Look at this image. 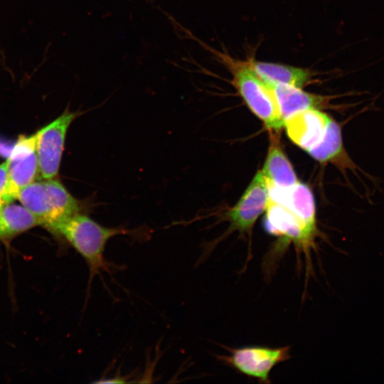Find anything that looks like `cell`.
I'll return each mask as SVG.
<instances>
[{
  "label": "cell",
  "instance_id": "cell-1",
  "mask_svg": "<svg viewBox=\"0 0 384 384\" xmlns=\"http://www.w3.org/2000/svg\"><path fill=\"white\" fill-rule=\"evenodd\" d=\"M50 230L63 238L85 260L89 269L88 290L95 276H101L102 272L112 274L113 268L119 267L107 261L104 256L109 240L120 235L137 238L146 235L144 234L145 230L143 229L104 226L84 213L72 215Z\"/></svg>",
  "mask_w": 384,
  "mask_h": 384
},
{
  "label": "cell",
  "instance_id": "cell-2",
  "mask_svg": "<svg viewBox=\"0 0 384 384\" xmlns=\"http://www.w3.org/2000/svg\"><path fill=\"white\" fill-rule=\"evenodd\" d=\"M17 199L49 230L85 208V202L75 198L56 178L34 181L20 191Z\"/></svg>",
  "mask_w": 384,
  "mask_h": 384
},
{
  "label": "cell",
  "instance_id": "cell-3",
  "mask_svg": "<svg viewBox=\"0 0 384 384\" xmlns=\"http://www.w3.org/2000/svg\"><path fill=\"white\" fill-rule=\"evenodd\" d=\"M219 59L230 70L232 83L249 109L267 129L279 130L284 121L272 87L258 77L246 61L217 52Z\"/></svg>",
  "mask_w": 384,
  "mask_h": 384
},
{
  "label": "cell",
  "instance_id": "cell-4",
  "mask_svg": "<svg viewBox=\"0 0 384 384\" xmlns=\"http://www.w3.org/2000/svg\"><path fill=\"white\" fill-rule=\"evenodd\" d=\"M265 212V230L279 238L283 245L291 244L294 246L297 260L299 257L303 258L307 278L312 270L311 251L315 250L317 229L311 228L289 209L270 199Z\"/></svg>",
  "mask_w": 384,
  "mask_h": 384
},
{
  "label": "cell",
  "instance_id": "cell-5",
  "mask_svg": "<svg viewBox=\"0 0 384 384\" xmlns=\"http://www.w3.org/2000/svg\"><path fill=\"white\" fill-rule=\"evenodd\" d=\"M228 355L217 358L237 372L257 379L260 383H271L270 375L279 363L290 358L289 346L270 348L266 346L225 347Z\"/></svg>",
  "mask_w": 384,
  "mask_h": 384
},
{
  "label": "cell",
  "instance_id": "cell-6",
  "mask_svg": "<svg viewBox=\"0 0 384 384\" xmlns=\"http://www.w3.org/2000/svg\"><path fill=\"white\" fill-rule=\"evenodd\" d=\"M84 113L80 110L73 112L68 106L59 117L35 133L41 179L58 176L68 130L72 122Z\"/></svg>",
  "mask_w": 384,
  "mask_h": 384
},
{
  "label": "cell",
  "instance_id": "cell-7",
  "mask_svg": "<svg viewBox=\"0 0 384 384\" xmlns=\"http://www.w3.org/2000/svg\"><path fill=\"white\" fill-rule=\"evenodd\" d=\"M6 160L7 181L2 196L6 204L17 199L20 191L39 174L36 134L20 136Z\"/></svg>",
  "mask_w": 384,
  "mask_h": 384
},
{
  "label": "cell",
  "instance_id": "cell-8",
  "mask_svg": "<svg viewBox=\"0 0 384 384\" xmlns=\"http://www.w3.org/2000/svg\"><path fill=\"white\" fill-rule=\"evenodd\" d=\"M268 201L267 184L259 171L238 202L227 213L230 228L241 233H250L256 220L265 210Z\"/></svg>",
  "mask_w": 384,
  "mask_h": 384
},
{
  "label": "cell",
  "instance_id": "cell-9",
  "mask_svg": "<svg viewBox=\"0 0 384 384\" xmlns=\"http://www.w3.org/2000/svg\"><path fill=\"white\" fill-rule=\"evenodd\" d=\"M327 114L316 109L299 112L284 121L287 136L306 151L321 142L331 120Z\"/></svg>",
  "mask_w": 384,
  "mask_h": 384
},
{
  "label": "cell",
  "instance_id": "cell-10",
  "mask_svg": "<svg viewBox=\"0 0 384 384\" xmlns=\"http://www.w3.org/2000/svg\"><path fill=\"white\" fill-rule=\"evenodd\" d=\"M267 187L270 200L284 206L309 226L317 229L314 196L307 185L299 181L289 188L270 184Z\"/></svg>",
  "mask_w": 384,
  "mask_h": 384
},
{
  "label": "cell",
  "instance_id": "cell-11",
  "mask_svg": "<svg viewBox=\"0 0 384 384\" xmlns=\"http://www.w3.org/2000/svg\"><path fill=\"white\" fill-rule=\"evenodd\" d=\"M269 85L273 90L283 121L301 111L319 110L329 106L330 97L311 94L291 85Z\"/></svg>",
  "mask_w": 384,
  "mask_h": 384
},
{
  "label": "cell",
  "instance_id": "cell-12",
  "mask_svg": "<svg viewBox=\"0 0 384 384\" xmlns=\"http://www.w3.org/2000/svg\"><path fill=\"white\" fill-rule=\"evenodd\" d=\"M251 70L269 85H287L302 88L312 81L313 72L291 65L254 60H246Z\"/></svg>",
  "mask_w": 384,
  "mask_h": 384
},
{
  "label": "cell",
  "instance_id": "cell-13",
  "mask_svg": "<svg viewBox=\"0 0 384 384\" xmlns=\"http://www.w3.org/2000/svg\"><path fill=\"white\" fill-rule=\"evenodd\" d=\"M307 152L321 163L331 162L343 172L350 169L356 174L358 168L344 149L341 127L332 118L321 142Z\"/></svg>",
  "mask_w": 384,
  "mask_h": 384
},
{
  "label": "cell",
  "instance_id": "cell-14",
  "mask_svg": "<svg viewBox=\"0 0 384 384\" xmlns=\"http://www.w3.org/2000/svg\"><path fill=\"white\" fill-rule=\"evenodd\" d=\"M261 172L267 184L278 187L289 188L299 182L291 163L280 146L278 139L273 135Z\"/></svg>",
  "mask_w": 384,
  "mask_h": 384
},
{
  "label": "cell",
  "instance_id": "cell-15",
  "mask_svg": "<svg viewBox=\"0 0 384 384\" xmlns=\"http://www.w3.org/2000/svg\"><path fill=\"white\" fill-rule=\"evenodd\" d=\"M41 221L23 206L6 203L0 210V239L9 240L37 226Z\"/></svg>",
  "mask_w": 384,
  "mask_h": 384
},
{
  "label": "cell",
  "instance_id": "cell-16",
  "mask_svg": "<svg viewBox=\"0 0 384 384\" xmlns=\"http://www.w3.org/2000/svg\"><path fill=\"white\" fill-rule=\"evenodd\" d=\"M8 162L7 160L0 164V203H6L2 199V196L7 181Z\"/></svg>",
  "mask_w": 384,
  "mask_h": 384
},
{
  "label": "cell",
  "instance_id": "cell-17",
  "mask_svg": "<svg viewBox=\"0 0 384 384\" xmlns=\"http://www.w3.org/2000/svg\"><path fill=\"white\" fill-rule=\"evenodd\" d=\"M3 206H4V204L0 203V210L2 208Z\"/></svg>",
  "mask_w": 384,
  "mask_h": 384
}]
</instances>
